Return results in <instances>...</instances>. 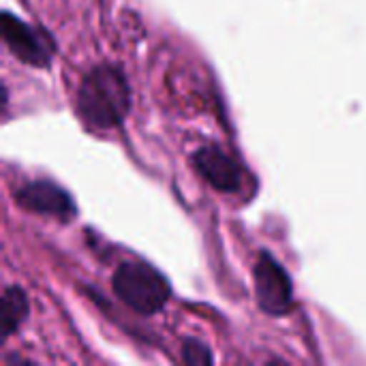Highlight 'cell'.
I'll return each mask as SVG.
<instances>
[{"label":"cell","instance_id":"1","mask_svg":"<svg viewBox=\"0 0 366 366\" xmlns=\"http://www.w3.org/2000/svg\"><path fill=\"white\" fill-rule=\"evenodd\" d=\"M131 107V90L120 69L94 66L77 90V116L90 131H109L124 122Z\"/></svg>","mask_w":366,"mask_h":366},{"label":"cell","instance_id":"2","mask_svg":"<svg viewBox=\"0 0 366 366\" xmlns=\"http://www.w3.org/2000/svg\"><path fill=\"white\" fill-rule=\"evenodd\" d=\"M114 294L137 315H157L169 300L167 279L146 262H124L112 279Z\"/></svg>","mask_w":366,"mask_h":366},{"label":"cell","instance_id":"3","mask_svg":"<svg viewBox=\"0 0 366 366\" xmlns=\"http://www.w3.org/2000/svg\"><path fill=\"white\" fill-rule=\"evenodd\" d=\"M257 305L264 313L283 317L294 309V283L287 270L266 251L259 253L253 268Z\"/></svg>","mask_w":366,"mask_h":366},{"label":"cell","instance_id":"4","mask_svg":"<svg viewBox=\"0 0 366 366\" xmlns=\"http://www.w3.org/2000/svg\"><path fill=\"white\" fill-rule=\"evenodd\" d=\"M2 39L11 54L30 66H47L51 60V41L39 28L28 26L24 19L11 15L9 11L2 13Z\"/></svg>","mask_w":366,"mask_h":366},{"label":"cell","instance_id":"5","mask_svg":"<svg viewBox=\"0 0 366 366\" xmlns=\"http://www.w3.org/2000/svg\"><path fill=\"white\" fill-rule=\"evenodd\" d=\"M197 174L221 193H240L244 182L242 165L219 146H204L193 154Z\"/></svg>","mask_w":366,"mask_h":366},{"label":"cell","instance_id":"6","mask_svg":"<svg viewBox=\"0 0 366 366\" xmlns=\"http://www.w3.org/2000/svg\"><path fill=\"white\" fill-rule=\"evenodd\" d=\"M15 202L28 212L54 217L60 221H69L77 212L73 197L64 189H60L58 184H54L49 180H36V182H30V184L17 189Z\"/></svg>","mask_w":366,"mask_h":366},{"label":"cell","instance_id":"7","mask_svg":"<svg viewBox=\"0 0 366 366\" xmlns=\"http://www.w3.org/2000/svg\"><path fill=\"white\" fill-rule=\"evenodd\" d=\"M28 296L21 287H6L2 294V337L9 339L28 317Z\"/></svg>","mask_w":366,"mask_h":366},{"label":"cell","instance_id":"8","mask_svg":"<svg viewBox=\"0 0 366 366\" xmlns=\"http://www.w3.org/2000/svg\"><path fill=\"white\" fill-rule=\"evenodd\" d=\"M182 360H184L187 365L206 366L212 365V354H210V350H208L202 341L189 339V341H184V345H182Z\"/></svg>","mask_w":366,"mask_h":366}]
</instances>
